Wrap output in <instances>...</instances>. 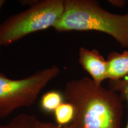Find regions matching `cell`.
<instances>
[{
  "label": "cell",
  "mask_w": 128,
  "mask_h": 128,
  "mask_svg": "<svg viewBox=\"0 0 128 128\" xmlns=\"http://www.w3.org/2000/svg\"><path fill=\"white\" fill-rule=\"evenodd\" d=\"M39 128H72L71 124L63 126V127H59L56 124H54L52 122H48L40 121L39 122Z\"/></svg>",
  "instance_id": "cell-11"
},
{
  "label": "cell",
  "mask_w": 128,
  "mask_h": 128,
  "mask_svg": "<svg viewBox=\"0 0 128 128\" xmlns=\"http://www.w3.org/2000/svg\"><path fill=\"white\" fill-rule=\"evenodd\" d=\"M64 7V0H37L28 9L9 17L0 24V46H8L32 33L53 28Z\"/></svg>",
  "instance_id": "cell-3"
},
{
  "label": "cell",
  "mask_w": 128,
  "mask_h": 128,
  "mask_svg": "<svg viewBox=\"0 0 128 128\" xmlns=\"http://www.w3.org/2000/svg\"><path fill=\"white\" fill-rule=\"evenodd\" d=\"M55 120L59 127L70 124L72 122L75 114L73 105L68 102H63L54 111Z\"/></svg>",
  "instance_id": "cell-8"
},
{
  "label": "cell",
  "mask_w": 128,
  "mask_h": 128,
  "mask_svg": "<svg viewBox=\"0 0 128 128\" xmlns=\"http://www.w3.org/2000/svg\"><path fill=\"white\" fill-rule=\"evenodd\" d=\"M63 94L56 90L49 91L42 96L40 107L46 112H54L58 107L63 103Z\"/></svg>",
  "instance_id": "cell-9"
},
{
  "label": "cell",
  "mask_w": 128,
  "mask_h": 128,
  "mask_svg": "<svg viewBox=\"0 0 128 128\" xmlns=\"http://www.w3.org/2000/svg\"><path fill=\"white\" fill-rule=\"evenodd\" d=\"M63 96L75 109L72 128H121L120 98L112 90L96 84L91 78L67 82Z\"/></svg>",
  "instance_id": "cell-1"
},
{
  "label": "cell",
  "mask_w": 128,
  "mask_h": 128,
  "mask_svg": "<svg viewBox=\"0 0 128 128\" xmlns=\"http://www.w3.org/2000/svg\"><path fill=\"white\" fill-rule=\"evenodd\" d=\"M111 90L114 92H119L125 99L128 105V76L116 81H110ZM124 128H128V119Z\"/></svg>",
  "instance_id": "cell-10"
},
{
  "label": "cell",
  "mask_w": 128,
  "mask_h": 128,
  "mask_svg": "<svg viewBox=\"0 0 128 128\" xmlns=\"http://www.w3.org/2000/svg\"><path fill=\"white\" fill-rule=\"evenodd\" d=\"M108 79L116 81L128 76V50L112 52L108 55Z\"/></svg>",
  "instance_id": "cell-6"
},
{
  "label": "cell",
  "mask_w": 128,
  "mask_h": 128,
  "mask_svg": "<svg viewBox=\"0 0 128 128\" xmlns=\"http://www.w3.org/2000/svg\"><path fill=\"white\" fill-rule=\"evenodd\" d=\"M108 2L114 7L122 8L125 6L127 1H124V0H108Z\"/></svg>",
  "instance_id": "cell-12"
},
{
  "label": "cell",
  "mask_w": 128,
  "mask_h": 128,
  "mask_svg": "<svg viewBox=\"0 0 128 128\" xmlns=\"http://www.w3.org/2000/svg\"><path fill=\"white\" fill-rule=\"evenodd\" d=\"M53 28L59 32H102L128 49V12L123 15L112 13L94 1L64 0V12Z\"/></svg>",
  "instance_id": "cell-2"
},
{
  "label": "cell",
  "mask_w": 128,
  "mask_h": 128,
  "mask_svg": "<svg viewBox=\"0 0 128 128\" xmlns=\"http://www.w3.org/2000/svg\"><path fill=\"white\" fill-rule=\"evenodd\" d=\"M39 122L36 116L23 113L16 116L8 124L0 125V128H39Z\"/></svg>",
  "instance_id": "cell-7"
},
{
  "label": "cell",
  "mask_w": 128,
  "mask_h": 128,
  "mask_svg": "<svg viewBox=\"0 0 128 128\" xmlns=\"http://www.w3.org/2000/svg\"><path fill=\"white\" fill-rule=\"evenodd\" d=\"M6 2V0H0V12H1V9H2L3 6H4ZM0 48H1V46H0Z\"/></svg>",
  "instance_id": "cell-13"
},
{
  "label": "cell",
  "mask_w": 128,
  "mask_h": 128,
  "mask_svg": "<svg viewBox=\"0 0 128 128\" xmlns=\"http://www.w3.org/2000/svg\"><path fill=\"white\" fill-rule=\"evenodd\" d=\"M78 62L96 84L101 86L104 80L108 79L107 60L97 49L80 48Z\"/></svg>",
  "instance_id": "cell-5"
},
{
  "label": "cell",
  "mask_w": 128,
  "mask_h": 128,
  "mask_svg": "<svg viewBox=\"0 0 128 128\" xmlns=\"http://www.w3.org/2000/svg\"><path fill=\"white\" fill-rule=\"evenodd\" d=\"M60 72V67L54 65L20 80L10 79L0 73V119L33 104L41 91Z\"/></svg>",
  "instance_id": "cell-4"
}]
</instances>
